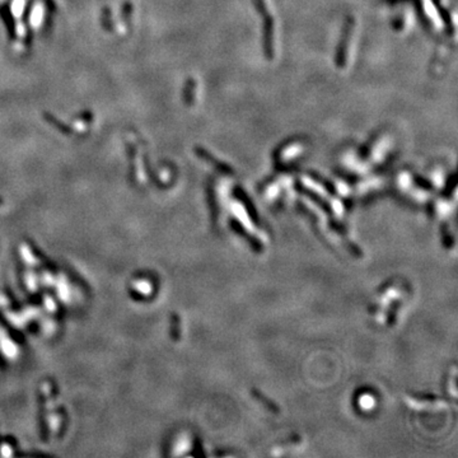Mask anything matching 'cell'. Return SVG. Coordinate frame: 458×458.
<instances>
[]
</instances>
